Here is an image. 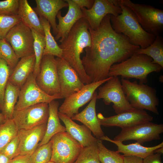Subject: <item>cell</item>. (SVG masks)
<instances>
[{"label": "cell", "instance_id": "ffe728a7", "mask_svg": "<svg viewBox=\"0 0 163 163\" xmlns=\"http://www.w3.org/2000/svg\"><path fill=\"white\" fill-rule=\"evenodd\" d=\"M97 92L95 91L90 101L82 112L74 115L71 118L82 123L93 133L96 138L99 139L104 136L99 120L97 115L96 105Z\"/></svg>", "mask_w": 163, "mask_h": 163}, {"label": "cell", "instance_id": "484cf974", "mask_svg": "<svg viewBox=\"0 0 163 163\" xmlns=\"http://www.w3.org/2000/svg\"><path fill=\"white\" fill-rule=\"evenodd\" d=\"M18 15L21 21L31 29L44 36L43 27L38 14L27 0H19Z\"/></svg>", "mask_w": 163, "mask_h": 163}, {"label": "cell", "instance_id": "6da1fadb", "mask_svg": "<svg viewBox=\"0 0 163 163\" xmlns=\"http://www.w3.org/2000/svg\"><path fill=\"white\" fill-rule=\"evenodd\" d=\"M110 17V14L106 15L96 29L89 26L91 44L85 49V55L81 60L91 82L107 78L112 65L127 59L140 48L132 44L123 34L114 31Z\"/></svg>", "mask_w": 163, "mask_h": 163}, {"label": "cell", "instance_id": "1f68e13d", "mask_svg": "<svg viewBox=\"0 0 163 163\" xmlns=\"http://www.w3.org/2000/svg\"><path fill=\"white\" fill-rule=\"evenodd\" d=\"M97 145L101 163H123L124 155L116 151L107 149L103 144L102 140L97 139Z\"/></svg>", "mask_w": 163, "mask_h": 163}, {"label": "cell", "instance_id": "3957f363", "mask_svg": "<svg viewBox=\"0 0 163 163\" xmlns=\"http://www.w3.org/2000/svg\"><path fill=\"white\" fill-rule=\"evenodd\" d=\"M118 2L121 13L116 16L110 15L112 27L116 33L127 37L133 44L144 49L154 41L155 35L145 31L141 26L132 11L121 1Z\"/></svg>", "mask_w": 163, "mask_h": 163}, {"label": "cell", "instance_id": "2e32d148", "mask_svg": "<svg viewBox=\"0 0 163 163\" xmlns=\"http://www.w3.org/2000/svg\"><path fill=\"white\" fill-rule=\"evenodd\" d=\"M61 98H66L81 89L84 85L77 73L62 58H56Z\"/></svg>", "mask_w": 163, "mask_h": 163}, {"label": "cell", "instance_id": "7402d4cb", "mask_svg": "<svg viewBox=\"0 0 163 163\" xmlns=\"http://www.w3.org/2000/svg\"><path fill=\"white\" fill-rule=\"evenodd\" d=\"M58 114L65 125L66 132L83 147L97 144V139L92 136L91 131L85 126L77 124L71 118L59 112Z\"/></svg>", "mask_w": 163, "mask_h": 163}, {"label": "cell", "instance_id": "b9f144b4", "mask_svg": "<svg viewBox=\"0 0 163 163\" xmlns=\"http://www.w3.org/2000/svg\"><path fill=\"white\" fill-rule=\"evenodd\" d=\"M81 8L86 7L87 9L91 8L94 0H72Z\"/></svg>", "mask_w": 163, "mask_h": 163}, {"label": "cell", "instance_id": "603a6c76", "mask_svg": "<svg viewBox=\"0 0 163 163\" xmlns=\"http://www.w3.org/2000/svg\"><path fill=\"white\" fill-rule=\"evenodd\" d=\"M35 65L34 54L21 58L13 69L8 81L21 88L30 75L33 73Z\"/></svg>", "mask_w": 163, "mask_h": 163}, {"label": "cell", "instance_id": "d590c367", "mask_svg": "<svg viewBox=\"0 0 163 163\" xmlns=\"http://www.w3.org/2000/svg\"><path fill=\"white\" fill-rule=\"evenodd\" d=\"M12 71L6 62L0 58V110L3 104L4 93L8 79Z\"/></svg>", "mask_w": 163, "mask_h": 163}, {"label": "cell", "instance_id": "d6a6232c", "mask_svg": "<svg viewBox=\"0 0 163 163\" xmlns=\"http://www.w3.org/2000/svg\"><path fill=\"white\" fill-rule=\"evenodd\" d=\"M0 58L6 62L12 71L19 61L12 47L5 39H0Z\"/></svg>", "mask_w": 163, "mask_h": 163}, {"label": "cell", "instance_id": "8992f818", "mask_svg": "<svg viewBox=\"0 0 163 163\" xmlns=\"http://www.w3.org/2000/svg\"><path fill=\"white\" fill-rule=\"evenodd\" d=\"M135 16L142 28L156 36L163 31V10L152 6L133 2L130 0H120Z\"/></svg>", "mask_w": 163, "mask_h": 163}, {"label": "cell", "instance_id": "83f0119b", "mask_svg": "<svg viewBox=\"0 0 163 163\" xmlns=\"http://www.w3.org/2000/svg\"><path fill=\"white\" fill-rule=\"evenodd\" d=\"M39 17L43 27L45 41L43 56L49 55L62 58V50L51 34V27L49 22L43 17Z\"/></svg>", "mask_w": 163, "mask_h": 163}, {"label": "cell", "instance_id": "5bb4252c", "mask_svg": "<svg viewBox=\"0 0 163 163\" xmlns=\"http://www.w3.org/2000/svg\"><path fill=\"white\" fill-rule=\"evenodd\" d=\"M112 77L84 85L79 90L65 98L59 108V112L71 118L78 113L80 107L91 101L98 88Z\"/></svg>", "mask_w": 163, "mask_h": 163}, {"label": "cell", "instance_id": "5b68a950", "mask_svg": "<svg viewBox=\"0 0 163 163\" xmlns=\"http://www.w3.org/2000/svg\"><path fill=\"white\" fill-rule=\"evenodd\" d=\"M120 81L127 98L133 108L146 110L159 114L157 106L159 100L155 88L145 84L138 83L136 81L131 82L121 78Z\"/></svg>", "mask_w": 163, "mask_h": 163}, {"label": "cell", "instance_id": "60d3db41", "mask_svg": "<svg viewBox=\"0 0 163 163\" xmlns=\"http://www.w3.org/2000/svg\"><path fill=\"white\" fill-rule=\"evenodd\" d=\"M9 163H32L31 155H19L11 159Z\"/></svg>", "mask_w": 163, "mask_h": 163}, {"label": "cell", "instance_id": "ee69618b", "mask_svg": "<svg viewBox=\"0 0 163 163\" xmlns=\"http://www.w3.org/2000/svg\"><path fill=\"white\" fill-rule=\"evenodd\" d=\"M11 159L0 152V163H9Z\"/></svg>", "mask_w": 163, "mask_h": 163}, {"label": "cell", "instance_id": "e0dca14e", "mask_svg": "<svg viewBox=\"0 0 163 163\" xmlns=\"http://www.w3.org/2000/svg\"><path fill=\"white\" fill-rule=\"evenodd\" d=\"M83 18L91 29L95 30L100 26L105 16L107 14L116 16L122 13L118 0H94L92 7L88 9L81 8Z\"/></svg>", "mask_w": 163, "mask_h": 163}, {"label": "cell", "instance_id": "7bdbcfd3", "mask_svg": "<svg viewBox=\"0 0 163 163\" xmlns=\"http://www.w3.org/2000/svg\"><path fill=\"white\" fill-rule=\"evenodd\" d=\"M123 163H143V158L135 156L124 155Z\"/></svg>", "mask_w": 163, "mask_h": 163}, {"label": "cell", "instance_id": "ba28073f", "mask_svg": "<svg viewBox=\"0 0 163 163\" xmlns=\"http://www.w3.org/2000/svg\"><path fill=\"white\" fill-rule=\"evenodd\" d=\"M104 84L99 87L97 99H102L107 105L113 103L117 114L135 109L128 101L118 76L113 77Z\"/></svg>", "mask_w": 163, "mask_h": 163}, {"label": "cell", "instance_id": "277c9868", "mask_svg": "<svg viewBox=\"0 0 163 163\" xmlns=\"http://www.w3.org/2000/svg\"><path fill=\"white\" fill-rule=\"evenodd\" d=\"M150 57L144 54L136 53L126 60L115 63L110 67L108 77L121 76V78L128 79L135 78L139 82L145 84L150 73L159 72L163 68L154 63Z\"/></svg>", "mask_w": 163, "mask_h": 163}, {"label": "cell", "instance_id": "30bf717a", "mask_svg": "<svg viewBox=\"0 0 163 163\" xmlns=\"http://www.w3.org/2000/svg\"><path fill=\"white\" fill-rule=\"evenodd\" d=\"M163 132V124L148 122L122 129L113 140L123 142L134 140L142 145L146 142L161 139Z\"/></svg>", "mask_w": 163, "mask_h": 163}, {"label": "cell", "instance_id": "4fadbf2b", "mask_svg": "<svg viewBox=\"0 0 163 163\" xmlns=\"http://www.w3.org/2000/svg\"><path fill=\"white\" fill-rule=\"evenodd\" d=\"M5 39L19 59L34 54V38L32 30L21 21L9 30Z\"/></svg>", "mask_w": 163, "mask_h": 163}, {"label": "cell", "instance_id": "74e56055", "mask_svg": "<svg viewBox=\"0 0 163 163\" xmlns=\"http://www.w3.org/2000/svg\"><path fill=\"white\" fill-rule=\"evenodd\" d=\"M19 0H6L0 1V15H18Z\"/></svg>", "mask_w": 163, "mask_h": 163}, {"label": "cell", "instance_id": "ac0fdd59", "mask_svg": "<svg viewBox=\"0 0 163 163\" xmlns=\"http://www.w3.org/2000/svg\"><path fill=\"white\" fill-rule=\"evenodd\" d=\"M46 127L47 123L30 129L18 130L19 155H31L43 138Z\"/></svg>", "mask_w": 163, "mask_h": 163}, {"label": "cell", "instance_id": "f546056e", "mask_svg": "<svg viewBox=\"0 0 163 163\" xmlns=\"http://www.w3.org/2000/svg\"><path fill=\"white\" fill-rule=\"evenodd\" d=\"M18 131L12 119L0 123V151L18 135Z\"/></svg>", "mask_w": 163, "mask_h": 163}, {"label": "cell", "instance_id": "52a82bcc", "mask_svg": "<svg viewBox=\"0 0 163 163\" xmlns=\"http://www.w3.org/2000/svg\"><path fill=\"white\" fill-rule=\"evenodd\" d=\"M50 140L52 144L50 161L54 163H74L83 148L66 132L56 134Z\"/></svg>", "mask_w": 163, "mask_h": 163}, {"label": "cell", "instance_id": "f35d334b", "mask_svg": "<svg viewBox=\"0 0 163 163\" xmlns=\"http://www.w3.org/2000/svg\"><path fill=\"white\" fill-rule=\"evenodd\" d=\"M20 140L18 135L7 144L0 151L11 160L19 155Z\"/></svg>", "mask_w": 163, "mask_h": 163}, {"label": "cell", "instance_id": "44dd1931", "mask_svg": "<svg viewBox=\"0 0 163 163\" xmlns=\"http://www.w3.org/2000/svg\"><path fill=\"white\" fill-rule=\"evenodd\" d=\"M36 6L33 9L39 17L45 18L49 23L53 34L57 33L56 17L60 10L68 7L65 0H35Z\"/></svg>", "mask_w": 163, "mask_h": 163}, {"label": "cell", "instance_id": "7dc6e473", "mask_svg": "<svg viewBox=\"0 0 163 163\" xmlns=\"http://www.w3.org/2000/svg\"><path fill=\"white\" fill-rule=\"evenodd\" d=\"M47 163H54L50 161L48 162Z\"/></svg>", "mask_w": 163, "mask_h": 163}, {"label": "cell", "instance_id": "bcb514c9", "mask_svg": "<svg viewBox=\"0 0 163 163\" xmlns=\"http://www.w3.org/2000/svg\"><path fill=\"white\" fill-rule=\"evenodd\" d=\"M5 121V120L3 115L0 113V123H2Z\"/></svg>", "mask_w": 163, "mask_h": 163}, {"label": "cell", "instance_id": "e575fe53", "mask_svg": "<svg viewBox=\"0 0 163 163\" xmlns=\"http://www.w3.org/2000/svg\"><path fill=\"white\" fill-rule=\"evenodd\" d=\"M52 142L38 146L31 155L32 163H47L50 161L52 153Z\"/></svg>", "mask_w": 163, "mask_h": 163}, {"label": "cell", "instance_id": "f1b7e54d", "mask_svg": "<svg viewBox=\"0 0 163 163\" xmlns=\"http://www.w3.org/2000/svg\"><path fill=\"white\" fill-rule=\"evenodd\" d=\"M137 54H145L153 59L154 63L157 64L163 68V38L160 35L156 36L154 42L149 46L140 48L136 52Z\"/></svg>", "mask_w": 163, "mask_h": 163}, {"label": "cell", "instance_id": "7a4b0ae2", "mask_svg": "<svg viewBox=\"0 0 163 163\" xmlns=\"http://www.w3.org/2000/svg\"><path fill=\"white\" fill-rule=\"evenodd\" d=\"M89 26L84 18L80 19L59 45L62 50V58L74 69L82 82L86 84L91 82L84 68L80 56L84 49L91 44Z\"/></svg>", "mask_w": 163, "mask_h": 163}, {"label": "cell", "instance_id": "d4e9b609", "mask_svg": "<svg viewBox=\"0 0 163 163\" xmlns=\"http://www.w3.org/2000/svg\"><path fill=\"white\" fill-rule=\"evenodd\" d=\"M59 103L54 100L49 103V115L44 136L38 146L48 143L52 137L59 133L66 132L65 127L60 121L58 113Z\"/></svg>", "mask_w": 163, "mask_h": 163}, {"label": "cell", "instance_id": "ab89813d", "mask_svg": "<svg viewBox=\"0 0 163 163\" xmlns=\"http://www.w3.org/2000/svg\"><path fill=\"white\" fill-rule=\"evenodd\" d=\"M159 153H153L143 159V163H162Z\"/></svg>", "mask_w": 163, "mask_h": 163}, {"label": "cell", "instance_id": "8d00e7d4", "mask_svg": "<svg viewBox=\"0 0 163 163\" xmlns=\"http://www.w3.org/2000/svg\"><path fill=\"white\" fill-rule=\"evenodd\" d=\"M21 21V18L18 15H0V39H5L9 30Z\"/></svg>", "mask_w": 163, "mask_h": 163}, {"label": "cell", "instance_id": "8fae6325", "mask_svg": "<svg viewBox=\"0 0 163 163\" xmlns=\"http://www.w3.org/2000/svg\"><path fill=\"white\" fill-rule=\"evenodd\" d=\"M49 115V104L42 103L14 110L12 119L18 130L28 129L46 124Z\"/></svg>", "mask_w": 163, "mask_h": 163}, {"label": "cell", "instance_id": "9c48e42d", "mask_svg": "<svg viewBox=\"0 0 163 163\" xmlns=\"http://www.w3.org/2000/svg\"><path fill=\"white\" fill-rule=\"evenodd\" d=\"M36 77L31 73L20 88L14 110H20L40 103L49 104L53 100L62 99L60 94L51 96L43 91L37 84Z\"/></svg>", "mask_w": 163, "mask_h": 163}, {"label": "cell", "instance_id": "cb8c5ba5", "mask_svg": "<svg viewBox=\"0 0 163 163\" xmlns=\"http://www.w3.org/2000/svg\"><path fill=\"white\" fill-rule=\"evenodd\" d=\"M99 139L106 140L115 144L117 147L116 151L119 153H121L124 155H132L138 156L144 158L149 155L154 153L156 149L163 147V142L155 146L145 147L136 142L134 143L125 145L123 142L113 140L107 136H104Z\"/></svg>", "mask_w": 163, "mask_h": 163}, {"label": "cell", "instance_id": "836d02e7", "mask_svg": "<svg viewBox=\"0 0 163 163\" xmlns=\"http://www.w3.org/2000/svg\"><path fill=\"white\" fill-rule=\"evenodd\" d=\"M97 144L83 147L74 163H101Z\"/></svg>", "mask_w": 163, "mask_h": 163}, {"label": "cell", "instance_id": "4dcf8cb0", "mask_svg": "<svg viewBox=\"0 0 163 163\" xmlns=\"http://www.w3.org/2000/svg\"><path fill=\"white\" fill-rule=\"evenodd\" d=\"M33 34L34 50L35 57V65L34 74L36 76L39 72L41 61L45 47L44 36L36 30L31 29Z\"/></svg>", "mask_w": 163, "mask_h": 163}, {"label": "cell", "instance_id": "4316f807", "mask_svg": "<svg viewBox=\"0 0 163 163\" xmlns=\"http://www.w3.org/2000/svg\"><path fill=\"white\" fill-rule=\"evenodd\" d=\"M20 90V88L14 85L8 81L4 93L3 106L1 110L5 121L12 119Z\"/></svg>", "mask_w": 163, "mask_h": 163}, {"label": "cell", "instance_id": "9a60e30c", "mask_svg": "<svg viewBox=\"0 0 163 163\" xmlns=\"http://www.w3.org/2000/svg\"><path fill=\"white\" fill-rule=\"evenodd\" d=\"M97 117L101 125L106 127L118 126L122 129L141 123L151 122L153 117L144 110L134 109L109 117L98 113Z\"/></svg>", "mask_w": 163, "mask_h": 163}, {"label": "cell", "instance_id": "f6af8a7d", "mask_svg": "<svg viewBox=\"0 0 163 163\" xmlns=\"http://www.w3.org/2000/svg\"><path fill=\"white\" fill-rule=\"evenodd\" d=\"M156 153L162 154L163 153V147L158 148L155 150L154 152V153Z\"/></svg>", "mask_w": 163, "mask_h": 163}, {"label": "cell", "instance_id": "7c38bea8", "mask_svg": "<svg viewBox=\"0 0 163 163\" xmlns=\"http://www.w3.org/2000/svg\"><path fill=\"white\" fill-rule=\"evenodd\" d=\"M36 81L38 86L47 94L53 96L60 94L56 61L54 56L49 55L43 56Z\"/></svg>", "mask_w": 163, "mask_h": 163}, {"label": "cell", "instance_id": "d6986e66", "mask_svg": "<svg viewBox=\"0 0 163 163\" xmlns=\"http://www.w3.org/2000/svg\"><path fill=\"white\" fill-rule=\"evenodd\" d=\"M65 1L68 4L67 13L63 17L60 11L56 16L59 22L57 26V33L54 38L55 40L60 39V42L66 36L75 23L83 18L81 8L72 0Z\"/></svg>", "mask_w": 163, "mask_h": 163}]
</instances>
